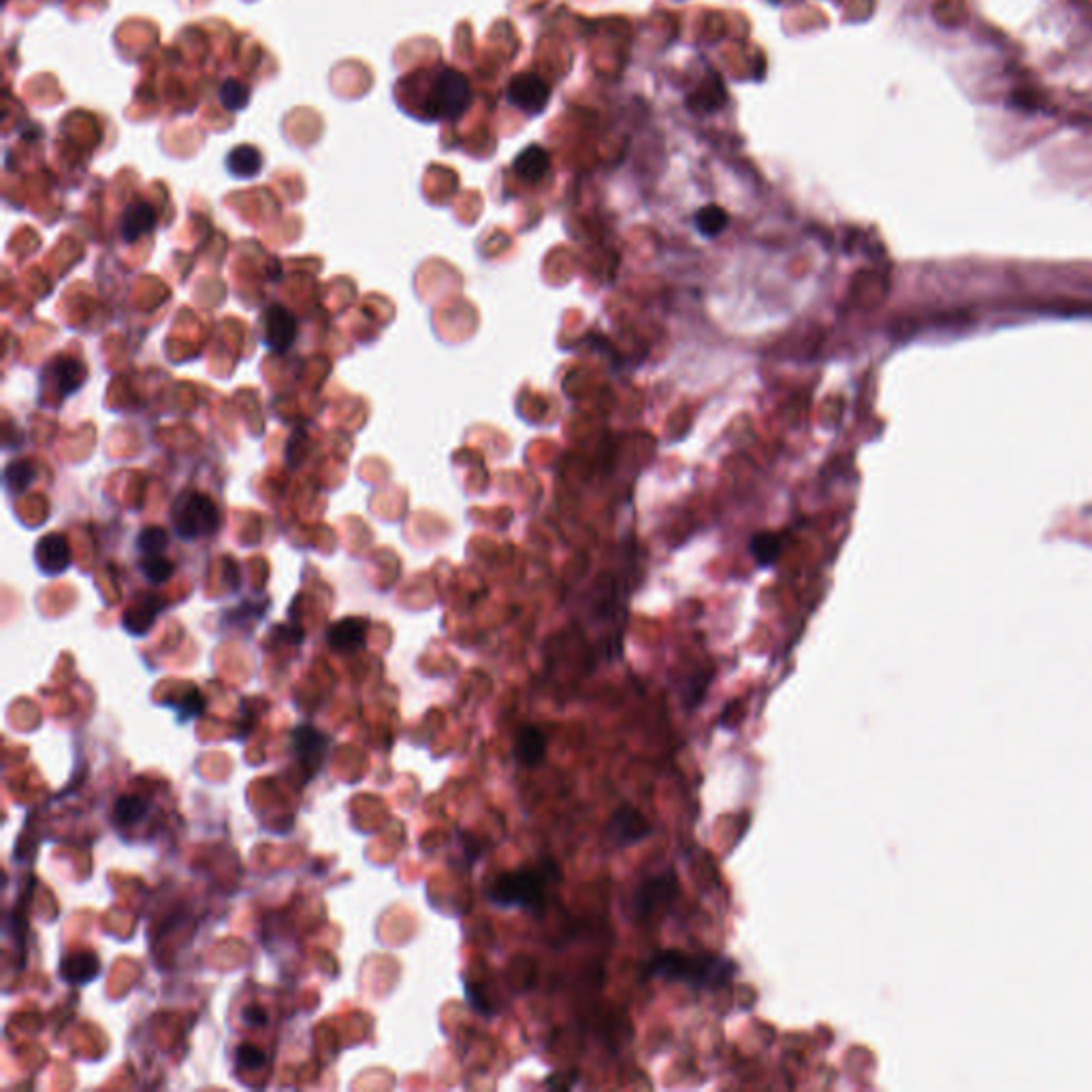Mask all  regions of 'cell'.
Returning a JSON list of instances; mask_svg holds the SVG:
<instances>
[{
    "mask_svg": "<svg viewBox=\"0 0 1092 1092\" xmlns=\"http://www.w3.org/2000/svg\"><path fill=\"white\" fill-rule=\"evenodd\" d=\"M738 973V964L719 954H687L681 950H664L653 954L645 964L647 980H664L683 984L692 991H719Z\"/></svg>",
    "mask_w": 1092,
    "mask_h": 1092,
    "instance_id": "6da1fadb",
    "label": "cell"
},
{
    "mask_svg": "<svg viewBox=\"0 0 1092 1092\" xmlns=\"http://www.w3.org/2000/svg\"><path fill=\"white\" fill-rule=\"evenodd\" d=\"M560 877L553 862H544L538 869H523L502 873L489 885L487 899L502 909L538 911L544 905L546 888Z\"/></svg>",
    "mask_w": 1092,
    "mask_h": 1092,
    "instance_id": "7a4b0ae2",
    "label": "cell"
},
{
    "mask_svg": "<svg viewBox=\"0 0 1092 1092\" xmlns=\"http://www.w3.org/2000/svg\"><path fill=\"white\" fill-rule=\"evenodd\" d=\"M472 102V90L468 77L457 69H438L431 77L425 99L427 116L434 120H457L468 111Z\"/></svg>",
    "mask_w": 1092,
    "mask_h": 1092,
    "instance_id": "3957f363",
    "label": "cell"
},
{
    "mask_svg": "<svg viewBox=\"0 0 1092 1092\" xmlns=\"http://www.w3.org/2000/svg\"><path fill=\"white\" fill-rule=\"evenodd\" d=\"M173 530L182 540L210 538L220 530V512L216 503L197 491H187L171 506Z\"/></svg>",
    "mask_w": 1092,
    "mask_h": 1092,
    "instance_id": "277c9868",
    "label": "cell"
},
{
    "mask_svg": "<svg viewBox=\"0 0 1092 1092\" xmlns=\"http://www.w3.org/2000/svg\"><path fill=\"white\" fill-rule=\"evenodd\" d=\"M678 894V877L673 869L651 875L636 885L630 896V911L638 920H648L668 909Z\"/></svg>",
    "mask_w": 1092,
    "mask_h": 1092,
    "instance_id": "5b68a950",
    "label": "cell"
},
{
    "mask_svg": "<svg viewBox=\"0 0 1092 1092\" xmlns=\"http://www.w3.org/2000/svg\"><path fill=\"white\" fill-rule=\"evenodd\" d=\"M604 832H606V841H609L613 848L623 849L651 837L653 826L648 823V819L641 811L634 809L632 805H621L609 818Z\"/></svg>",
    "mask_w": 1092,
    "mask_h": 1092,
    "instance_id": "8992f818",
    "label": "cell"
},
{
    "mask_svg": "<svg viewBox=\"0 0 1092 1092\" xmlns=\"http://www.w3.org/2000/svg\"><path fill=\"white\" fill-rule=\"evenodd\" d=\"M506 97L514 107H519L528 116H535V113L544 111L546 102H549L551 88L540 75L521 73L510 81Z\"/></svg>",
    "mask_w": 1092,
    "mask_h": 1092,
    "instance_id": "52a82bcc",
    "label": "cell"
},
{
    "mask_svg": "<svg viewBox=\"0 0 1092 1092\" xmlns=\"http://www.w3.org/2000/svg\"><path fill=\"white\" fill-rule=\"evenodd\" d=\"M297 337V321L284 305L267 307L263 314V339L272 353L282 355L293 346Z\"/></svg>",
    "mask_w": 1092,
    "mask_h": 1092,
    "instance_id": "ba28073f",
    "label": "cell"
},
{
    "mask_svg": "<svg viewBox=\"0 0 1092 1092\" xmlns=\"http://www.w3.org/2000/svg\"><path fill=\"white\" fill-rule=\"evenodd\" d=\"M327 736L316 730L314 726H299L291 734L293 754L299 760V764L310 770V779L321 770L323 762L327 758Z\"/></svg>",
    "mask_w": 1092,
    "mask_h": 1092,
    "instance_id": "9c48e42d",
    "label": "cell"
},
{
    "mask_svg": "<svg viewBox=\"0 0 1092 1092\" xmlns=\"http://www.w3.org/2000/svg\"><path fill=\"white\" fill-rule=\"evenodd\" d=\"M71 546L63 533H45L35 546V563L43 576H60L71 568Z\"/></svg>",
    "mask_w": 1092,
    "mask_h": 1092,
    "instance_id": "30bf717a",
    "label": "cell"
},
{
    "mask_svg": "<svg viewBox=\"0 0 1092 1092\" xmlns=\"http://www.w3.org/2000/svg\"><path fill=\"white\" fill-rule=\"evenodd\" d=\"M45 376H49L54 393L63 399L77 393L81 385H84L88 372L81 360L73 357H58L47 365Z\"/></svg>",
    "mask_w": 1092,
    "mask_h": 1092,
    "instance_id": "8fae6325",
    "label": "cell"
},
{
    "mask_svg": "<svg viewBox=\"0 0 1092 1092\" xmlns=\"http://www.w3.org/2000/svg\"><path fill=\"white\" fill-rule=\"evenodd\" d=\"M367 621L359 617H346L335 621L327 632V645L337 653H357L367 643Z\"/></svg>",
    "mask_w": 1092,
    "mask_h": 1092,
    "instance_id": "7c38bea8",
    "label": "cell"
},
{
    "mask_svg": "<svg viewBox=\"0 0 1092 1092\" xmlns=\"http://www.w3.org/2000/svg\"><path fill=\"white\" fill-rule=\"evenodd\" d=\"M162 609L164 602L158 595L143 593L125 613V617H122V627L132 636H146L152 630V625L157 621V617L160 615Z\"/></svg>",
    "mask_w": 1092,
    "mask_h": 1092,
    "instance_id": "4fadbf2b",
    "label": "cell"
},
{
    "mask_svg": "<svg viewBox=\"0 0 1092 1092\" xmlns=\"http://www.w3.org/2000/svg\"><path fill=\"white\" fill-rule=\"evenodd\" d=\"M154 226H157V212H154L150 203L137 201L130 203L125 214H122L120 235L127 244H135L141 240V237L150 235L154 231Z\"/></svg>",
    "mask_w": 1092,
    "mask_h": 1092,
    "instance_id": "5bb4252c",
    "label": "cell"
},
{
    "mask_svg": "<svg viewBox=\"0 0 1092 1092\" xmlns=\"http://www.w3.org/2000/svg\"><path fill=\"white\" fill-rule=\"evenodd\" d=\"M514 756L525 768H535L542 764L546 756V736L540 728L523 726L517 738H514Z\"/></svg>",
    "mask_w": 1092,
    "mask_h": 1092,
    "instance_id": "9a60e30c",
    "label": "cell"
},
{
    "mask_svg": "<svg viewBox=\"0 0 1092 1092\" xmlns=\"http://www.w3.org/2000/svg\"><path fill=\"white\" fill-rule=\"evenodd\" d=\"M101 973V961L95 954H71L60 963V977L71 986H86L95 982Z\"/></svg>",
    "mask_w": 1092,
    "mask_h": 1092,
    "instance_id": "2e32d148",
    "label": "cell"
},
{
    "mask_svg": "<svg viewBox=\"0 0 1092 1092\" xmlns=\"http://www.w3.org/2000/svg\"><path fill=\"white\" fill-rule=\"evenodd\" d=\"M549 167H551L549 154H546V150L540 146L525 148L517 157V160H514V173L528 184H538L546 175V171H549Z\"/></svg>",
    "mask_w": 1092,
    "mask_h": 1092,
    "instance_id": "e0dca14e",
    "label": "cell"
},
{
    "mask_svg": "<svg viewBox=\"0 0 1092 1092\" xmlns=\"http://www.w3.org/2000/svg\"><path fill=\"white\" fill-rule=\"evenodd\" d=\"M226 169L233 178L252 180L263 171V154L254 146H237L226 157Z\"/></svg>",
    "mask_w": 1092,
    "mask_h": 1092,
    "instance_id": "ac0fdd59",
    "label": "cell"
},
{
    "mask_svg": "<svg viewBox=\"0 0 1092 1092\" xmlns=\"http://www.w3.org/2000/svg\"><path fill=\"white\" fill-rule=\"evenodd\" d=\"M728 220H730L728 212L724 208H719V205H704V208L698 210L694 216V224L698 233L703 237H708V240H713V237L724 233Z\"/></svg>",
    "mask_w": 1092,
    "mask_h": 1092,
    "instance_id": "d6986e66",
    "label": "cell"
},
{
    "mask_svg": "<svg viewBox=\"0 0 1092 1092\" xmlns=\"http://www.w3.org/2000/svg\"><path fill=\"white\" fill-rule=\"evenodd\" d=\"M150 805L143 798L135 796V794H127V796H120L116 800V807H113V818L120 823V826H132V823H137L139 819H143L148 816Z\"/></svg>",
    "mask_w": 1092,
    "mask_h": 1092,
    "instance_id": "ffe728a7",
    "label": "cell"
},
{
    "mask_svg": "<svg viewBox=\"0 0 1092 1092\" xmlns=\"http://www.w3.org/2000/svg\"><path fill=\"white\" fill-rule=\"evenodd\" d=\"M779 551H781L779 535L770 532L756 533L754 540H751V553H754V558L762 568H768V565L775 563L779 558Z\"/></svg>",
    "mask_w": 1092,
    "mask_h": 1092,
    "instance_id": "44dd1931",
    "label": "cell"
},
{
    "mask_svg": "<svg viewBox=\"0 0 1092 1092\" xmlns=\"http://www.w3.org/2000/svg\"><path fill=\"white\" fill-rule=\"evenodd\" d=\"M169 549V533L162 528H146L137 538V551L139 558H154V555H164Z\"/></svg>",
    "mask_w": 1092,
    "mask_h": 1092,
    "instance_id": "7402d4cb",
    "label": "cell"
},
{
    "mask_svg": "<svg viewBox=\"0 0 1092 1092\" xmlns=\"http://www.w3.org/2000/svg\"><path fill=\"white\" fill-rule=\"evenodd\" d=\"M139 570L148 583L162 585L173 576L175 565L164 555H154V558H139Z\"/></svg>",
    "mask_w": 1092,
    "mask_h": 1092,
    "instance_id": "603a6c76",
    "label": "cell"
},
{
    "mask_svg": "<svg viewBox=\"0 0 1092 1092\" xmlns=\"http://www.w3.org/2000/svg\"><path fill=\"white\" fill-rule=\"evenodd\" d=\"M248 101H250V90L245 88L242 81L235 79L224 81V86L220 88V102L226 111H240L248 105Z\"/></svg>",
    "mask_w": 1092,
    "mask_h": 1092,
    "instance_id": "cb8c5ba5",
    "label": "cell"
},
{
    "mask_svg": "<svg viewBox=\"0 0 1092 1092\" xmlns=\"http://www.w3.org/2000/svg\"><path fill=\"white\" fill-rule=\"evenodd\" d=\"M35 478V470L30 461H14L7 466L5 484L9 491H24Z\"/></svg>",
    "mask_w": 1092,
    "mask_h": 1092,
    "instance_id": "d4e9b609",
    "label": "cell"
},
{
    "mask_svg": "<svg viewBox=\"0 0 1092 1092\" xmlns=\"http://www.w3.org/2000/svg\"><path fill=\"white\" fill-rule=\"evenodd\" d=\"M237 1065L244 1071H256L265 1065V1052L252 1044H242L237 1048Z\"/></svg>",
    "mask_w": 1092,
    "mask_h": 1092,
    "instance_id": "484cf974",
    "label": "cell"
},
{
    "mask_svg": "<svg viewBox=\"0 0 1092 1092\" xmlns=\"http://www.w3.org/2000/svg\"><path fill=\"white\" fill-rule=\"evenodd\" d=\"M184 703L182 704H173V708L178 710L180 719H194L197 715H201L203 710V698L194 687H188V692L184 694Z\"/></svg>",
    "mask_w": 1092,
    "mask_h": 1092,
    "instance_id": "4316f807",
    "label": "cell"
},
{
    "mask_svg": "<svg viewBox=\"0 0 1092 1092\" xmlns=\"http://www.w3.org/2000/svg\"><path fill=\"white\" fill-rule=\"evenodd\" d=\"M242 1020H244V1024H248V1026H263V1024H267V1012L259 1005H250L242 1012Z\"/></svg>",
    "mask_w": 1092,
    "mask_h": 1092,
    "instance_id": "83f0119b",
    "label": "cell"
}]
</instances>
